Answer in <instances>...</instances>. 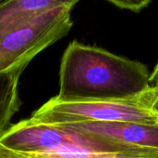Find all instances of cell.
I'll return each instance as SVG.
<instances>
[{"label": "cell", "mask_w": 158, "mask_h": 158, "mask_svg": "<svg viewBox=\"0 0 158 158\" xmlns=\"http://www.w3.org/2000/svg\"><path fill=\"white\" fill-rule=\"evenodd\" d=\"M150 74L140 61L74 40L61 59L56 98L92 101L137 97L150 89Z\"/></svg>", "instance_id": "cell-1"}, {"label": "cell", "mask_w": 158, "mask_h": 158, "mask_svg": "<svg viewBox=\"0 0 158 158\" xmlns=\"http://www.w3.org/2000/svg\"><path fill=\"white\" fill-rule=\"evenodd\" d=\"M0 158H158V152L126 147L32 117L0 138Z\"/></svg>", "instance_id": "cell-2"}, {"label": "cell", "mask_w": 158, "mask_h": 158, "mask_svg": "<svg viewBox=\"0 0 158 158\" xmlns=\"http://www.w3.org/2000/svg\"><path fill=\"white\" fill-rule=\"evenodd\" d=\"M71 8L58 7L0 33V73L23 72L39 53L66 36Z\"/></svg>", "instance_id": "cell-3"}, {"label": "cell", "mask_w": 158, "mask_h": 158, "mask_svg": "<svg viewBox=\"0 0 158 158\" xmlns=\"http://www.w3.org/2000/svg\"><path fill=\"white\" fill-rule=\"evenodd\" d=\"M143 94L128 99L92 101H62L55 96L31 117L47 124L130 122L158 126V113L148 105Z\"/></svg>", "instance_id": "cell-4"}, {"label": "cell", "mask_w": 158, "mask_h": 158, "mask_svg": "<svg viewBox=\"0 0 158 158\" xmlns=\"http://www.w3.org/2000/svg\"><path fill=\"white\" fill-rule=\"evenodd\" d=\"M59 125L126 147L158 152V126L130 122H79Z\"/></svg>", "instance_id": "cell-5"}, {"label": "cell", "mask_w": 158, "mask_h": 158, "mask_svg": "<svg viewBox=\"0 0 158 158\" xmlns=\"http://www.w3.org/2000/svg\"><path fill=\"white\" fill-rule=\"evenodd\" d=\"M80 0H6L0 6V33L48 9L73 8Z\"/></svg>", "instance_id": "cell-6"}, {"label": "cell", "mask_w": 158, "mask_h": 158, "mask_svg": "<svg viewBox=\"0 0 158 158\" xmlns=\"http://www.w3.org/2000/svg\"><path fill=\"white\" fill-rule=\"evenodd\" d=\"M22 72L0 73V138L9 129L10 121L20 107L19 80Z\"/></svg>", "instance_id": "cell-7"}, {"label": "cell", "mask_w": 158, "mask_h": 158, "mask_svg": "<svg viewBox=\"0 0 158 158\" xmlns=\"http://www.w3.org/2000/svg\"><path fill=\"white\" fill-rule=\"evenodd\" d=\"M112 5L133 12H140L148 7L153 0H106Z\"/></svg>", "instance_id": "cell-8"}, {"label": "cell", "mask_w": 158, "mask_h": 158, "mask_svg": "<svg viewBox=\"0 0 158 158\" xmlns=\"http://www.w3.org/2000/svg\"><path fill=\"white\" fill-rule=\"evenodd\" d=\"M149 85H150V88L158 89V62L156 64L153 72L150 74Z\"/></svg>", "instance_id": "cell-9"}, {"label": "cell", "mask_w": 158, "mask_h": 158, "mask_svg": "<svg viewBox=\"0 0 158 158\" xmlns=\"http://www.w3.org/2000/svg\"><path fill=\"white\" fill-rule=\"evenodd\" d=\"M6 1V0H0V6H1V5H2L3 3H5Z\"/></svg>", "instance_id": "cell-10"}]
</instances>
